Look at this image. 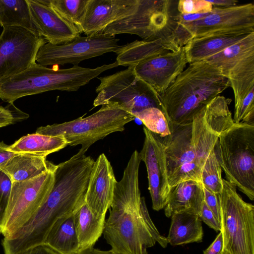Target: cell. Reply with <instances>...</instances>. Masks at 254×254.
I'll return each mask as SVG.
<instances>
[{"label": "cell", "instance_id": "obj_21", "mask_svg": "<svg viewBox=\"0 0 254 254\" xmlns=\"http://www.w3.org/2000/svg\"><path fill=\"white\" fill-rule=\"evenodd\" d=\"M204 201L203 187L200 182L192 180L182 182L170 187L165 214L171 217L176 213L200 215Z\"/></svg>", "mask_w": 254, "mask_h": 254}, {"label": "cell", "instance_id": "obj_19", "mask_svg": "<svg viewBox=\"0 0 254 254\" xmlns=\"http://www.w3.org/2000/svg\"><path fill=\"white\" fill-rule=\"evenodd\" d=\"M32 23L36 32L46 42L60 45L80 36L77 28L69 23L50 6L39 0H27Z\"/></svg>", "mask_w": 254, "mask_h": 254}, {"label": "cell", "instance_id": "obj_32", "mask_svg": "<svg viewBox=\"0 0 254 254\" xmlns=\"http://www.w3.org/2000/svg\"><path fill=\"white\" fill-rule=\"evenodd\" d=\"M133 116L140 120L149 130L161 137H165L171 133L168 120L162 111L159 108H147Z\"/></svg>", "mask_w": 254, "mask_h": 254}, {"label": "cell", "instance_id": "obj_30", "mask_svg": "<svg viewBox=\"0 0 254 254\" xmlns=\"http://www.w3.org/2000/svg\"><path fill=\"white\" fill-rule=\"evenodd\" d=\"M50 6L62 17L75 26L80 33L89 0H40Z\"/></svg>", "mask_w": 254, "mask_h": 254}, {"label": "cell", "instance_id": "obj_45", "mask_svg": "<svg viewBox=\"0 0 254 254\" xmlns=\"http://www.w3.org/2000/svg\"><path fill=\"white\" fill-rule=\"evenodd\" d=\"M1 233V227L0 226V234Z\"/></svg>", "mask_w": 254, "mask_h": 254}, {"label": "cell", "instance_id": "obj_44", "mask_svg": "<svg viewBox=\"0 0 254 254\" xmlns=\"http://www.w3.org/2000/svg\"><path fill=\"white\" fill-rule=\"evenodd\" d=\"M221 254H230V253H229L228 252H227V251H226L225 250H223V251H222Z\"/></svg>", "mask_w": 254, "mask_h": 254}, {"label": "cell", "instance_id": "obj_37", "mask_svg": "<svg viewBox=\"0 0 254 254\" xmlns=\"http://www.w3.org/2000/svg\"><path fill=\"white\" fill-rule=\"evenodd\" d=\"M203 190L205 202L214 213L216 218L220 222V207L218 194L213 193L203 187Z\"/></svg>", "mask_w": 254, "mask_h": 254}, {"label": "cell", "instance_id": "obj_8", "mask_svg": "<svg viewBox=\"0 0 254 254\" xmlns=\"http://www.w3.org/2000/svg\"><path fill=\"white\" fill-rule=\"evenodd\" d=\"M134 119L116 105H103L89 116L40 127L35 132L48 136L63 135L67 145H81L78 152L84 155L92 144L112 133L124 130L125 125Z\"/></svg>", "mask_w": 254, "mask_h": 254}, {"label": "cell", "instance_id": "obj_40", "mask_svg": "<svg viewBox=\"0 0 254 254\" xmlns=\"http://www.w3.org/2000/svg\"><path fill=\"white\" fill-rule=\"evenodd\" d=\"M15 122L11 111L6 107L0 106V128Z\"/></svg>", "mask_w": 254, "mask_h": 254}, {"label": "cell", "instance_id": "obj_18", "mask_svg": "<svg viewBox=\"0 0 254 254\" xmlns=\"http://www.w3.org/2000/svg\"><path fill=\"white\" fill-rule=\"evenodd\" d=\"M117 182L110 162L104 153L100 154L93 165L85 199L95 216H106L112 202Z\"/></svg>", "mask_w": 254, "mask_h": 254}, {"label": "cell", "instance_id": "obj_24", "mask_svg": "<svg viewBox=\"0 0 254 254\" xmlns=\"http://www.w3.org/2000/svg\"><path fill=\"white\" fill-rule=\"evenodd\" d=\"M175 51L161 40L155 41L135 40L122 45L115 53L119 65L133 66L150 58Z\"/></svg>", "mask_w": 254, "mask_h": 254}, {"label": "cell", "instance_id": "obj_31", "mask_svg": "<svg viewBox=\"0 0 254 254\" xmlns=\"http://www.w3.org/2000/svg\"><path fill=\"white\" fill-rule=\"evenodd\" d=\"M222 169L214 149L209 155L202 168L201 183L203 187L214 194H220L223 189Z\"/></svg>", "mask_w": 254, "mask_h": 254}, {"label": "cell", "instance_id": "obj_39", "mask_svg": "<svg viewBox=\"0 0 254 254\" xmlns=\"http://www.w3.org/2000/svg\"><path fill=\"white\" fill-rule=\"evenodd\" d=\"M223 250V239L221 233L220 232L214 241L205 250L203 254H221Z\"/></svg>", "mask_w": 254, "mask_h": 254}, {"label": "cell", "instance_id": "obj_25", "mask_svg": "<svg viewBox=\"0 0 254 254\" xmlns=\"http://www.w3.org/2000/svg\"><path fill=\"white\" fill-rule=\"evenodd\" d=\"M169 234L166 238L172 246L202 241L203 231L198 215L180 213L173 215Z\"/></svg>", "mask_w": 254, "mask_h": 254}, {"label": "cell", "instance_id": "obj_7", "mask_svg": "<svg viewBox=\"0 0 254 254\" xmlns=\"http://www.w3.org/2000/svg\"><path fill=\"white\" fill-rule=\"evenodd\" d=\"M228 182L254 199V125L233 124L214 148Z\"/></svg>", "mask_w": 254, "mask_h": 254}, {"label": "cell", "instance_id": "obj_27", "mask_svg": "<svg viewBox=\"0 0 254 254\" xmlns=\"http://www.w3.org/2000/svg\"><path fill=\"white\" fill-rule=\"evenodd\" d=\"M79 251L94 247L103 234L105 217L95 216L85 203L73 214Z\"/></svg>", "mask_w": 254, "mask_h": 254}, {"label": "cell", "instance_id": "obj_3", "mask_svg": "<svg viewBox=\"0 0 254 254\" xmlns=\"http://www.w3.org/2000/svg\"><path fill=\"white\" fill-rule=\"evenodd\" d=\"M137 150L132 153L122 179L117 182L104 238L113 254H148L156 242L143 219L138 174L141 162Z\"/></svg>", "mask_w": 254, "mask_h": 254}, {"label": "cell", "instance_id": "obj_10", "mask_svg": "<svg viewBox=\"0 0 254 254\" xmlns=\"http://www.w3.org/2000/svg\"><path fill=\"white\" fill-rule=\"evenodd\" d=\"M98 78L100 83L96 88L94 107L114 105L132 116L149 108L162 110L159 95L135 74L133 66Z\"/></svg>", "mask_w": 254, "mask_h": 254}, {"label": "cell", "instance_id": "obj_9", "mask_svg": "<svg viewBox=\"0 0 254 254\" xmlns=\"http://www.w3.org/2000/svg\"><path fill=\"white\" fill-rule=\"evenodd\" d=\"M236 189L223 179L218 194L223 250L231 254H254V206L245 202Z\"/></svg>", "mask_w": 254, "mask_h": 254}, {"label": "cell", "instance_id": "obj_36", "mask_svg": "<svg viewBox=\"0 0 254 254\" xmlns=\"http://www.w3.org/2000/svg\"><path fill=\"white\" fill-rule=\"evenodd\" d=\"M199 217L201 221L207 224L210 228L214 229L216 232L220 231L221 225L220 222L208 207L204 200L203 202L200 215Z\"/></svg>", "mask_w": 254, "mask_h": 254}, {"label": "cell", "instance_id": "obj_34", "mask_svg": "<svg viewBox=\"0 0 254 254\" xmlns=\"http://www.w3.org/2000/svg\"><path fill=\"white\" fill-rule=\"evenodd\" d=\"M12 186L10 178L0 170V226H1L7 205Z\"/></svg>", "mask_w": 254, "mask_h": 254}, {"label": "cell", "instance_id": "obj_6", "mask_svg": "<svg viewBox=\"0 0 254 254\" xmlns=\"http://www.w3.org/2000/svg\"><path fill=\"white\" fill-rule=\"evenodd\" d=\"M178 0H138L135 12L112 23L99 34L115 36L134 34L145 41L161 40L174 51L178 50L174 35L179 23Z\"/></svg>", "mask_w": 254, "mask_h": 254}, {"label": "cell", "instance_id": "obj_17", "mask_svg": "<svg viewBox=\"0 0 254 254\" xmlns=\"http://www.w3.org/2000/svg\"><path fill=\"white\" fill-rule=\"evenodd\" d=\"M188 61L184 47L133 65L135 74L159 95L164 93L184 70Z\"/></svg>", "mask_w": 254, "mask_h": 254}, {"label": "cell", "instance_id": "obj_11", "mask_svg": "<svg viewBox=\"0 0 254 254\" xmlns=\"http://www.w3.org/2000/svg\"><path fill=\"white\" fill-rule=\"evenodd\" d=\"M254 32V4L228 7H213L204 18L191 22H179L174 43L180 48L191 39L211 35Z\"/></svg>", "mask_w": 254, "mask_h": 254}, {"label": "cell", "instance_id": "obj_22", "mask_svg": "<svg viewBox=\"0 0 254 254\" xmlns=\"http://www.w3.org/2000/svg\"><path fill=\"white\" fill-rule=\"evenodd\" d=\"M249 34L211 35L193 38L184 46L188 63L204 60L241 41Z\"/></svg>", "mask_w": 254, "mask_h": 254}, {"label": "cell", "instance_id": "obj_20", "mask_svg": "<svg viewBox=\"0 0 254 254\" xmlns=\"http://www.w3.org/2000/svg\"><path fill=\"white\" fill-rule=\"evenodd\" d=\"M138 5V0H89L81 32L99 34L112 23L134 14Z\"/></svg>", "mask_w": 254, "mask_h": 254}, {"label": "cell", "instance_id": "obj_1", "mask_svg": "<svg viewBox=\"0 0 254 254\" xmlns=\"http://www.w3.org/2000/svg\"><path fill=\"white\" fill-rule=\"evenodd\" d=\"M231 99L219 95L189 122L170 125L171 133L161 137L170 187L186 181L201 183V174L219 135L233 124Z\"/></svg>", "mask_w": 254, "mask_h": 254}, {"label": "cell", "instance_id": "obj_41", "mask_svg": "<svg viewBox=\"0 0 254 254\" xmlns=\"http://www.w3.org/2000/svg\"><path fill=\"white\" fill-rule=\"evenodd\" d=\"M17 153L9 150V145L3 141L0 142V167L5 165L11 158Z\"/></svg>", "mask_w": 254, "mask_h": 254}, {"label": "cell", "instance_id": "obj_2", "mask_svg": "<svg viewBox=\"0 0 254 254\" xmlns=\"http://www.w3.org/2000/svg\"><path fill=\"white\" fill-rule=\"evenodd\" d=\"M94 160L79 152L57 165L48 198L32 217L15 232L27 248L44 243L55 223L74 214L85 203Z\"/></svg>", "mask_w": 254, "mask_h": 254}, {"label": "cell", "instance_id": "obj_12", "mask_svg": "<svg viewBox=\"0 0 254 254\" xmlns=\"http://www.w3.org/2000/svg\"><path fill=\"white\" fill-rule=\"evenodd\" d=\"M56 166L32 179L12 183L0 226L4 238L24 225L45 202L54 185Z\"/></svg>", "mask_w": 254, "mask_h": 254}, {"label": "cell", "instance_id": "obj_23", "mask_svg": "<svg viewBox=\"0 0 254 254\" xmlns=\"http://www.w3.org/2000/svg\"><path fill=\"white\" fill-rule=\"evenodd\" d=\"M56 165L43 157L28 154H17L0 167L12 183L32 179L54 167Z\"/></svg>", "mask_w": 254, "mask_h": 254}, {"label": "cell", "instance_id": "obj_5", "mask_svg": "<svg viewBox=\"0 0 254 254\" xmlns=\"http://www.w3.org/2000/svg\"><path fill=\"white\" fill-rule=\"evenodd\" d=\"M118 66L115 61L94 68L73 65L55 69L36 63L24 71L0 81V99L13 103L21 97L47 91H76L102 72Z\"/></svg>", "mask_w": 254, "mask_h": 254}, {"label": "cell", "instance_id": "obj_29", "mask_svg": "<svg viewBox=\"0 0 254 254\" xmlns=\"http://www.w3.org/2000/svg\"><path fill=\"white\" fill-rule=\"evenodd\" d=\"M0 26L21 27L38 34L31 20L27 0H0Z\"/></svg>", "mask_w": 254, "mask_h": 254}, {"label": "cell", "instance_id": "obj_4", "mask_svg": "<svg viewBox=\"0 0 254 254\" xmlns=\"http://www.w3.org/2000/svg\"><path fill=\"white\" fill-rule=\"evenodd\" d=\"M229 86L228 79L214 64L206 60L190 64L159 95L169 126L189 122Z\"/></svg>", "mask_w": 254, "mask_h": 254}, {"label": "cell", "instance_id": "obj_13", "mask_svg": "<svg viewBox=\"0 0 254 254\" xmlns=\"http://www.w3.org/2000/svg\"><path fill=\"white\" fill-rule=\"evenodd\" d=\"M219 68L232 88L237 110L254 90V32L223 51L206 58Z\"/></svg>", "mask_w": 254, "mask_h": 254}, {"label": "cell", "instance_id": "obj_14", "mask_svg": "<svg viewBox=\"0 0 254 254\" xmlns=\"http://www.w3.org/2000/svg\"><path fill=\"white\" fill-rule=\"evenodd\" d=\"M46 42L38 34L23 27H3L0 35V81L36 63L37 53Z\"/></svg>", "mask_w": 254, "mask_h": 254}, {"label": "cell", "instance_id": "obj_38", "mask_svg": "<svg viewBox=\"0 0 254 254\" xmlns=\"http://www.w3.org/2000/svg\"><path fill=\"white\" fill-rule=\"evenodd\" d=\"M18 254H60L48 245L42 244L24 251Z\"/></svg>", "mask_w": 254, "mask_h": 254}, {"label": "cell", "instance_id": "obj_26", "mask_svg": "<svg viewBox=\"0 0 254 254\" xmlns=\"http://www.w3.org/2000/svg\"><path fill=\"white\" fill-rule=\"evenodd\" d=\"M67 145L63 135L48 136L34 133L24 135L9 145V150L17 154H28L46 157Z\"/></svg>", "mask_w": 254, "mask_h": 254}, {"label": "cell", "instance_id": "obj_28", "mask_svg": "<svg viewBox=\"0 0 254 254\" xmlns=\"http://www.w3.org/2000/svg\"><path fill=\"white\" fill-rule=\"evenodd\" d=\"M43 244L48 245L60 254H77L79 246L73 214L53 225Z\"/></svg>", "mask_w": 254, "mask_h": 254}, {"label": "cell", "instance_id": "obj_35", "mask_svg": "<svg viewBox=\"0 0 254 254\" xmlns=\"http://www.w3.org/2000/svg\"><path fill=\"white\" fill-rule=\"evenodd\" d=\"M140 208L144 221L152 236L162 247L165 248L168 244L167 239L166 237L160 235L152 222L149 216L144 197H141Z\"/></svg>", "mask_w": 254, "mask_h": 254}, {"label": "cell", "instance_id": "obj_15", "mask_svg": "<svg viewBox=\"0 0 254 254\" xmlns=\"http://www.w3.org/2000/svg\"><path fill=\"white\" fill-rule=\"evenodd\" d=\"M119 41L115 36L98 34L79 36L70 42L60 45L46 43L40 48L36 62L45 66L67 64L78 65L85 60L115 52L121 46Z\"/></svg>", "mask_w": 254, "mask_h": 254}, {"label": "cell", "instance_id": "obj_43", "mask_svg": "<svg viewBox=\"0 0 254 254\" xmlns=\"http://www.w3.org/2000/svg\"><path fill=\"white\" fill-rule=\"evenodd\" d=\"M77 254H113L109 251H102L98 249L94 248V247H90L79 251Z\"/></svg>", "mask_w": 254, "mask_h": 254}, {"label": "cell", "instance_id": "obj_42", "mask_svg": "<svg viewBox=\"0 0 254 254\" xmlns=\"http://www.w3.org/2000/svg\"><path fill=\"white\" fill-rule=\"evenodd\" d=\"M212 5L219 7H228L237 5V0H208Z\"/></svg>", "mask_w": 254, "mask_h": 254}, {"label": "cell", "instance_id": "obj_33", "mask_svg": "<svg viewBox=\"0 0 254 254\" xmlns=\"http://www.w3.org/2000/svg\"><path fill=\"white\" fill-rule=\"evenodd\" d=\"M213 7L207 0H180L177 10L181 14L204 13L211 11Z\"/></svg>", "mask_w": 254, "mask_h": 254}, {"label": "cell", "instance_id": "obj_16", "mask_svg": "<svg viewBox=\"0 0 254 254\" xmlns=\"http://www.w3.org/2000/svg\"><path fill=\"white\" fill-rule=\"evenodd\" d=\"M145 135L142 149L139 153L141 161L146 166L148 190L152 208L156 211L164 209L168 200L169 185L164 146L162 138L143 127Z\"/></svg>", "mask_w": 254, "mask_h": 254}]
</instances>
